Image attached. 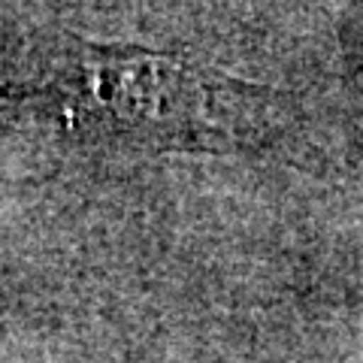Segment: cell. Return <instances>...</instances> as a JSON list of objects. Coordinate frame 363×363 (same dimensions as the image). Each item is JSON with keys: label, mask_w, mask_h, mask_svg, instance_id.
<instances>
[{"label": "cell", "mask_w": 363, "mask_h": 363, "mask_svg": "<svg viewBox=\"0 0 363 363\" xmlns=\"http://www.w3.org/2000/svg\"><path fill=\"white\" fill-rule=\"evenodd\" d=\"M82 97L91 116H104L116 128L157 143H197L240 136L257 128L255 109L269 94L224 82L179 58L145 52H100L85 58Z\"/></svg>", "instance_id": "1"}]
</instances>
